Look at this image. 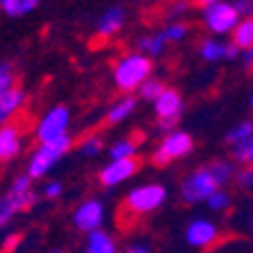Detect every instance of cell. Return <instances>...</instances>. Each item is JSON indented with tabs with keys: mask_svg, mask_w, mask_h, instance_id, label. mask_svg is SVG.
Here are the masks:
<instances>
[{
	"mask_svg": "<svg viewBox=\"0 0 253 253\" xmlns=\"http://www.w3.org/2000/svg\"><path fill=\"white\" fill-rule=\"evenodd\" d=\"M152 73H154V59L133 50V52H125L113 63L111 77H113L116 88L122 90V95H133L152 77Z\"/></svg>",
	"mask_w": 253,
	"mask_h": 253,
	"instance_id": "cell-1",
	"label": "cell"
},
{
	"mask_svg": "<svg viewBox=\"0 0 253 253\" xmlns=\"http://www.w3.org/2000/svg\"><path fill=\"white\" fill-rule=\"evenodd\" d=\"M168 199V190L161 183H145L129 190L122 204V217H142L158 211Z\"/></svg>",
	"mask_w": 253,
	"mask_h": 253,
	"instance_id": "cell-2",
	"label": "cell"
},
{
	"mask_svg": "<svg viewBox=\"0 0 253 253\" xmlns=\"http://www.w3.org/2000/svg\"><path fill=\"white\" fill-rule=\"evenodd\" d=\"M37 201V192L32 188V179L30 176H18L14 183L9 185L5 195L0 197V231L14 219L18 212L27 211L30 206H34Z\"/></svg>",
	"mask_w": 253,
	"mask_h": 253,
	"instance_id": "cell-3",
	"label": "cell"
},
{
	"mask_svg": "<svg viewBox=\"0 0 253 253\" xmlns=\"http://www.w3.org/2000/svg\"><path fill=\"white\" fill-rule=\"evenodd\" d=\"M70 147H73V138L70 136L59 138V140H52V142H41V145L30 154V161H27V176H30L32 181L43 179V176L68 154Z\"/></svg>",
	"mask_w": 253,
	"mask_h": 253,
	"instance_id": "cell-4",
	"label": "cell"
},
{
	"mask_svg": "<svg viewBox=\"0 0 253 253\" xmlns=\"http://www.w3.org/2000/svg\"><path fill=\"white\" fill-rule=\"evenodd\" d=\"M219 188L221 185L217 183L211 168L204 165V168L192 169L183 179V183H181V199L185 204H206Z\"/></svg>",
	"mask_w": 253,
	"mask_h": 253,
	"instance_id": "cell-5",
	"label": "cell"
},
{
	"mask_svg": "<svg viewBox=\"0 0 253 253\" xmlns=\"http://www.w3.org/2000/svg\"><path fill=\"white\" fill-rule=\"evenodd\" d=\"M201 23L212 37H228L233 34L235 25L240 23V14H237L235 5L228 0H221L215 5H206L201 7Z\"/></svg>",
	"mask_w": 253,
	"mask_h": 253,
	"instance_id": "cell-6",
	"label": "cell"
},
{
	"mask_svg": "<svg viewBox=\"0 0 253 253\" xmlns=\"http://www.w3.org/2000/svg\"><path fill=\"white\" fill-rule=\"evenodd\" d=\"M195 149V138L188 131L174 129V131L165 133L163 140L156 145V149L152 152V163L154 165H169L172 161L185 158L190 152Z\"/></svg>",
	"mask_w": 253,
	"mask_h": 253,
	"instance_id": "cell-7",
	"label": "cell"
},
{
	"mask_svg": "<svg viewBox=\"0 0 253 253\" xmlns=\"http://www.w3.org/2000/svg\"><path fill=\"white\" fill-rule=\"evenodd\" d=\"M68 126H70V109L68 106H52L47 109L34 125V138L41 142H52L59 138L68 136Z\"/></svg>",
	"mask_w": 253,
	"mask_h": 253,
	"instance_id": "cell-8",
	"label": "cell"
},
{
	"mask_svg": "<svg viewBox=\"0 0 253 253\" xmlns=\"http://www.w3.org/2000/svg\"><path fill=\"white\" fill-rule=\"evenodd\" d=\"M152 104H154V116H156L158 129L165 133L174 131V126H176L181 113H183V106H185L183 95L176 88H165Z\"/></svg>",
	"mask_w": 253,
	"mask_h": 253,
	"instance_id": "cell-9",
	"label": "cell"
},
{
	"mask_svg": "<svg viewBox=\"0 0 253 253\" xmlns=\"http://www.w3.org/2000/svg\"><path fill=\"white\" fill-rule=\"evenodd\" d=\"M102 221H104V204L97 199L82 201L73 212V224H75V228L82 233L100 231Z\"/></svg>",
	"mask_w": 253,
	"mask_h": 253,
	"instance_id": "cell-10",
	"label": "cell"
},
{
	"mask_svg": "<svg viewBox=\"0 0 253 253\" xmlns=\"http://www.w3.org/2000/svg\"><path fill=\"white\" fill-rule=\"evenodd\" d=\"M140 163L138 158H122V161H111L100 169V183L104 188H118L125 181H129L138 172Z\"/></svg>",
	"mask_w": 253,
	"mask_h": 253,
	"instance_id": "cell-11",
	"label": "cell"
},
{
	"mask_svg": "<svg viewBox=\"0 0 253 253\" xmlns=\"http://www.w3.org/2000/svg\"><path fill=\"white\" fill-rule=\"evenodd\" d=\"M126 25V9L122 5H111L97 18V25H95V34L104 41L118 37Z\"/></svg>",
	"mask_w": 253,
	"mask_h": 253,
	"instance_id": "cell-12",
	"label": "cell"
},
{
	"mask_svg": "<svg viewBox=\"0 0 253 253\" xmlns=\"http://www.w3.org/2000/svg\"><path fill=\"white\" fill-rule=\"evenodd\" d=\"M219 240V228L211 219H192L185 226V242L195 249H208Z\"/></svg>",
	"mask_w": 253,
	"mask_h": 253,
	"instance_id": "cell-13",
	"label": "cell"
},
{
	"mask_svg": "<svg viewBox=\"0 0 253 253\" xmlns=\"http://www.w3.org/2000/svg\"><path fill=\"white\" fill-rule=\"evenodd\" d=\"M23 149V129L21 125H5L0 126V163L11 161L14 156H18V152Z\"/></svg>",
	"mask_w": 253,
	"mask_h": 253,
	"instance_id": "cell-14",
	"label": "cell"
},
{
	"mask_svg": "<svg viewBox=\"0 0 253 253\" xmlns=\"http://www.w3.org/2000/svg\"><path fill=\"white\" fill-rule=\"evenodd\" d=\"M25 90L18 88V86L0 95V126L11 125V120L25 109Z\"/></svg>",
	"mask_w": 253,
	"mask_h": 253,
	"instance_id": "cell-15",
	"label": "cell"
},
{
	"mask_svg": "<svg viewBox=\"0 0 253 253\" xmlns=\"http://www.w3.org/2000/svg\"><path fill=\"white\" fill-rule=\"evenodd\" d=\"M136 109H138V97L136 95H122V97H118V100L106 109V122H109V125L126 122L133 113H136Z\"/></svg>",
	"mask_w": 253,
	"mask_h": 253,
	"instance_id": "cell-16",
	"label": "cell"
},
{
	"mask_svg": "<svg viewBox=\"0 0 253 253\" xmlns=\"http://www.w3.org/2000/svg\"><path fill=\"white\" fill-rule=\"evenodd\" d=\"M199 57L201 61L206 63H219V61H226V43L221 41L217 37H208L199 43Z\"/></svg>",
	"mask_w": 253,
	"mask_h": 253,
	"instance_id": "cell-17",
	"label": "cell"
},
{
	"mask_svg": "<svg viewBox=\"0 0 253 253\" xmlns=\"http://www.w3.org/2000/svg\"><path fill=\"white\" fill-rule=\"evenodd\" d=\"M86 253H118V244L106 231H93L86 240Z\"/></svg>",
	"mask_w": 253,
	"mask_h": 253,
	"instance_id": "cell-18",
	"label": "cell"
},
{
	"mask_svg": "<svg viewBox=\"0 0 253 253\" xmlns=\"http://www.w3.org/2000/svg\"><path fill=\"white\" fill-rule=\"evenodd\" d=\"M136 47H138V52L147 54L149 59H156V57H163L168 43L161 37V32H156V34H142V37L138 39Z\"/></svg>",
	"mask_w": 253,
	"mask_h": 253,
	"instance_id": "cell-19",
	"label": "cell"
},
{
	"mask_svg": "<svg viewBox=\"0 0 253 253\" xmlns=\"http://www.w3.org/2000/svg\"><path fill=\"white\" fill-rule=\"evenodd\" d=\"M39 5H41V0H2L0 9L9 18H23V16L32 14Z\"/></svg>",
	"mask_w": 253,
	"mask_h": 253,
	"instance_id": "cell-20",
	"label": "cell"
},
{
	"mask_svg": "<svg viewBox=\"0 0 253 253\" xmlns=\"http://www.w3.org/2000/svg\"><path fill=\"white\" fill-rule=\"evenodd\" d=\"M138 154V140L131 136L118 138L113 145L109 147V156L111 161H122V158H136Z\"/></svg>",
	"mask_w": 253,
	"mask_h": 253,
	"instance_id": "cell-21",
	"label": "cell"
},
{
	"mask_svg": "<svg viewBox=\"0 0 253 253\" xmlns=\"http://www.w3.org/2000/svg\"><path fill=\"white\" fill-rule=\"evenodd\" d=\"M231 41L235 43L240 50H249L253 47V18H240L231 34Z\"/></svg>",
	"mask_w": 253,
	"mask_h": 253,
	"instance_id": "cell-22",
	"label": "cell"
},
{
	"mask_svg": "<svg viewBox=\"0 0 253 253\" xmlns=\"http://www.w3.org/2000/svg\"><path fill=\"white\" fill-rule=\"evenodd\" d=\"M208 168H211V172L215 174V179L219 185H226L228 181L235 179V161L233 158H217V161H211L208 163Z\"/></svg>",
	"mask_w": 253,
	"mask_h": 253,
	"instance_id": "cell-23",
	"label": "cell"
},
{
	"mask_svg": "<svg viewBox=\"0 0 253 253\" xmlns=\"http://www.w3.org/2000/svg\"><path fill=\"white\" fill-rule=\"evenodd\" d=\"M188 34H190V27H188V23H183V21H169L168 25L161 30V37L165 39V43H181V41H185L188 39Z\"/></svg>",
	"mask_w": 253,
	"mask_h": 253,
	"instance_id": "cell-24",
	"label": "cell"
},
{
	"mask_svg": "<svg viewBox=\"0 0 253 253\" xmlns=\"http://www.w3.org/2000/svg\"><path fill=\"white\" fill-rule=\"evenodd\" d=\"M251 136H253V120H242V122H237L235 126H231L224 138H226V142L233 147V145L247 140V138H251Z\"/></svg>",
	"mask_w": 253,
	"mask_h": 253,
	"instance_id": "cell-25",
	"label": "cell"
},
{
	"mask_svg": "<svg viewBox=\"0 0 253 253\" xmlns=\"http://www.w3.org/2000/svg\"><path fill=\"white\" fill-rule=\"evenodd\" d=\"M231 156L235 163H242V165H253V136L247 138V140L237 142L231 147Z\"/></svg>",
	"mask_w": 253,
	"mask_h": 253,
	"instance_id": "cell-26",
	"label": "cell"
},
{
	"mask_svg": "<svg viewBox=\"0 0 253 253\" xmlns=\"http://www.w3.org/2000/svg\"><path fill=\"white\" fill-rule=\"evenodd\" d=\"M165 88H168V86H165L161 79H156L152 75V77H149L147 82H145V84L138 88V97H140V100H145V102H154Z\"/></svg>",
	"mask_w": 253,
	"mask_h": 253,
	"instance_id": "cell-27",
	"label": "cell"
},
{
	"mask_svg": "<svg viewBox=\"0 0 253 253\" xmlns=\"http://www.w3.org/2000/svg\"><path fill=\"white\" fill-rule=\"evenodd\" d=\"M16 88V68L9 61H0V95Z\"/></svg>",
	"mask_w": 253,
	"mask_h": 253,
	"instance_id": "cell-28",
	"label": "cell"
},
{
	"mask_svg": "<svg viewBox=\"0 0 253 253\" xmlns=\"http://www.w3.org/2000/svg\"><path fill=\"white\" fill-rule=\"evenodd\" d=\"M104 149V140L100 136H86L84 140L79 142V152L84 154V156H97V154Z\"/></svg>",
	"mask_w": 253,
	"mask_h": 253,
	"instance_id": "cell-29",
	"label": "cell"
},
{
	"mask_svg": "<svg viewBox=\"0 0 253 253\" xmlns=\"http://www.w3.org/2000/svg\"><path fill=\"white\" fill-rule=\"evenodd\" d=\"M206 206H208L212 212H224L228 206H231V195H228V192H224V190L219 188L215 195L211 197V199L206 201Z\"/></svg>",
	"mask_w": 253,
	"mask_h": 253,
	"instance_id": "cell-30",
	"label": "cell"
},
{
	"mask_svg": "<svg viewBox=\"0 0 253 253\" xmlns=\"http://www.w3.org/2000/svg\"><path fill=\"white\" fill-rule=\"evenodd\" d=\"M188 11H190V2H188V0H174L172 5L168 7V18H169V21H181Z\"/></svg>",
	"mask_w": 253,
	"mask_h": 253,
	"instance_id": "cell-31",
	"label": "cell"
},
{
	"mask_svg": "<svg viewBox=\"0 0 253 253\" xmlns=\"http://www.w3.org/2000/svg\"><path fill=\"white\" fill-rule=\"evenodd\" d=\"M235 183L244 190H253V165H242V169H237Z\"/></svg>",
	"mask_w": 253,
	"mask_h": 253,
	"instance_id": "cell-32",
	"label": "cell"
},
{
	"mask_svg": "<svg viewBox=\"0 0 253 253\" xmlns=\"http://www.w3.org/2000/svg\"><path fill=\"white\" fill-rule=\"evenodd\" d=\"M61 192H63L61 181H47V183L43 185V197H45V199H59Z\"/></svg>",
	"mask_w": 253,
	"mask_h": 253,
	"instance_id": "cell-33",
	"label": "cell"
},
{
	"mask_svg": "<svg viewBox=\"0 0 253 253\" xmlns=\"http://www.w3.org/2000/svg\"><path fill=\"white\" fill-rule=\"evenodd\" d=\"M240 18H253V0H235L233 2Z\"/></svg>",
	"mask_w": 253,
	"mask_h": 253,
	"instance_id": "cell-34",
	"label": "cell"
},
{
	"mask_svg": "<svg viewBox=\"0 0 253 253\" xmlns=\"http://www.w3.org/2000/svg\"><path fill=\"white\" fill-rule=\"evenodd\" d=\"M240 63H242L244 70L253 73V47H249V50H242V54H240Z\"/></svg>",
	"mask_w": 253,
	"mask_h": 253,
	"instance_id": "cell-35",
	"label": "cell"
},
{
	"mask_svg": "<svg viewBox=\"0 0 253 253\" xmlns=\"http://www.w3.org/2000/svg\"><path fill=\"white\" fill-rule=\"evenodd\" d=\"M240 54H242V50L235 45L233 41H228L226 43V61H237L240 59Z\"/></svg>",
	"mask_w": 253,
	"mask_h": 253,
	"instance_id": "cell-36",
	"label": "cell"
},
{
	"mask_svg": "<svg viewBox=\"0 0 253 253\" xmlns=\"http://www.w3.org/2000/svg\"><path fill=\"white\" fill-rule=\"evenodd\" d=\"M18 242H21V235H9L5 240V244H2V249H5V253H11L16 247H18Z\"/></svg>",
	"mask_w": 253,
	"mask_h": 253,
	"instance_id": "cell-37",
	"label": "cell"
},
{
	"mask_svg": "<svg viewBox=\"0 0 253 253\" xmlns=\"http://www.w3.org/2000/svg\"><path fill=\"white\" fill-rule=\"evenodd\" d=\"M125 253H152V249L147 247V244H142V242H136L131 244V247H126Z\"/></svg>",
	"mask_w": 253,
	"mask_h": 253,
	"instance_id": "cell-38",
	"label": "cell"
},
{
	"mask_svg": "<svg viewBox=\"0 0 253 253\" xmlns=\"http://www.w3.org/2000/svg\"><path fill=\"white\" fill-rule=\"evenodd\" d=\"M201 7H206V5H215V2H221V0H197Z\"/></svg>",
	"mask_w": 253,
	"mask_h": 253,
	"instance_id": "cell-39",
	"label": "cell"
},
{
	"mask_svg": "<svg viewBox=\"0 0 253 253\" xmlns=\"http://www.w3.org/2000/svg\"><path fill=\"white\" fill-rule=\"evenodd\" d=\"M249 104H251V109H253V95H251V100H249Z\"/></svg>",
	"mask_w": 253,
	"mask_h": 253,
	"instance_id": "cell-40",
	"label": "cell"
},
{
	"mask_svg": "<svg viewBox=\"0 0 253 253\" xmlns=\"http://www.w3.org/2000/svg\"><path fill=\"white\" fill-rule=\"evenodd\" d=\"M251 228H253V219H251Z\"/></svg>",
	"mask_w": 253,
	"mask_h": 253,
	"instance_id": "cell-41",
	"label": "cell"
},
{
	"mask_svg": "<svg viewBox=\"0 0 253 253\" xmlns=\"http://www.w3.org/2000/svg\"><path fill=\"white\" fill-rule=\"evenodd\" d=\"M140 2H147V0H140Z\"/></svg>",
	"mask_w": 253,
	"mask_h": 253,
	"instance_id": "cell-42",
	"label": "cell"
},
{
	"mask_svg": "<svg viewBox=\"0 0 253 253\" xmlns=\"http://www.w3.org/2000/svg\"><path fill=\"white\" fill-rule=\"evenodd\" d=\"M0 2H2V0H0Z\"/></svg>",
	"mask_w": 253,
	"mask_h": 253,
	"instance_id": "cell-43",
	"label": "cell"
}]
</instances>
